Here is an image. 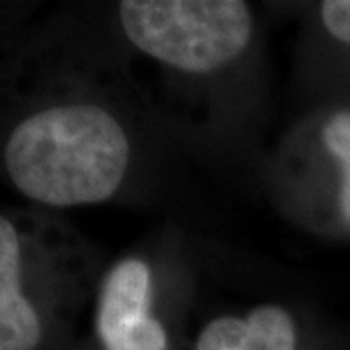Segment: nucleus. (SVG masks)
<instances>
[{"label":"nucleus","mask_w":350,"mask_h":350,"mask_svg":"<svg viewBox=\"0 0 350 350\" xmlns=\"http://www.w3.org/2000/svg\"><path fill=\"white\" fill-rule=\"evenodd\" d=\"M133 135L111 105L64 100L24 115L4 142V170L29 200L51 208L111 200L133 167Z\"/></svg>","instance_id":"1"},{"label":"nucleus","mask_w":350,"mask_h":350,"mask_svg":"<svg viewBox=\"0 0 350 350\" xmlns=\"http://www.w3.org/2000/svg\"><path fill=\"white\" fill-rule=\"evenodd\" d=\"M117 24L144 61L193 80L236 68L257 36L255 14L241 0H125Z\"/></svg>","instance_id":"2"},{"label":"nucleus","mask_w":350,"mask_h":350,"mask_svg":"<svg viewBox=\"0 0 350 350\" xmlns=\"http://www.w3.org/2000/svg\"><path fill=\"white\" fill-rule=\"evenodd\" d=\"M269 177L294 224L350 241V105H317L301 117L276 148Z\"/></svg>","instance_id":"3"},{"label":"nucleus","mask_w":350,"mask_h":350,"mask_svg":"<svg viewBox=\"0 0 350 350\" xmlns=\"http://www.w3.org/2000/svg\"><path fill=\"white\" fill-rule=\"evenodd\" d=\"M18 218L0 213V350H38L51 306L84 298L92 261L78 239H41Z\"/></svg>","instance_id":"4"},{"label":"nucleus","mask_w":350,"mask_h":350,"mask_svg":"<svg viewBox=\"0 0 350 350\" xmlns=\"http://www.w3.org/2000/svg\"><path fill=\"white\" fill-rule=\"evenodd\" d=\"M154 273L142 257H123L103 275L96 333L103 350H167L170 335L152 310Z\"/></svg>","instance_id":"5"},{"label":"nucleus","mask_w":350,"mask_h":350,"mask_svg":"<svg viewBox=\"0 0 350 350\" xmlns=\"http://www.w3.org/2000/svg\"><path fill=\"white\" fill-rule=\"evenodd\" d=\"M310 78L319 105H350V0L317 2L310 20Z\"/></svg>","instance_id":"6"},{"label":"nucleus","mask_w":350,"mask_h":350,"mask_svg":"<svg viewBox=\"0 0 350 350\" xmlns=\"http://www.w3.org/2000/svg\"><path fill=\"white\" fill-rule=\"evenodd\" d=\"M300 327L280 304H259L239 315H220L200 329L195 350H298Z\"/></svg>","instance_id":"7"}]
</instances>
